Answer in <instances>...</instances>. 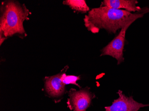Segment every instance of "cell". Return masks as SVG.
Segmentation results:
<instances>
[{"label": "cell", "mask_w": 149, "mask_h": 111, "mask_svg": "<svg viewBox=\"0 0 149 111\" xmlns=\"http://www.w3.org/2000/svg\"><path fill=\"white\" fill-rule=\"evenodd\" d=\"M149 12V8L132 13L124 10H118L107 6L94 8L85 15L84 21L88 30L97 33L101 29L109 33H116L129 23H133Z\"/></svg>", "instance_id": "6da1fadb"}, {"label": "cell", "mask_w": 149, "mask_h": 111, "mask_svg": "<svg viewBox=\"0 0 149 111\" xmlns=\"http://www.w3.org/2000/svg\"><path fill=\"white\" fill-rule=\"evenodd\" d=\"M0 45L9 37L17 35L21 38L27 36L23 26L29 19L31 13L24 4L15 1L1 2L0 7Z\"/></svg>", "instance_id": "7a4b0ae2"}, {"label": "cell", "mask_w": 149, "mask_h": 111, "mask_svg": "<svg viewBox=\"0 0 149 111\" xmlns=\"http://www.w3.org/2000/svg\"><path fill=\"white\" fill-rule=\"evenodd\" d=\"M132 23H129L121 29L118 35L103 48L100 56L108 55L115 58L120 65L124 61L123 51L125 42V34L127 29Z\"/></svg>", "instance_id": "3957f363"}, {"label": "cell", "mask_w": 149, "mask_h": 111, "mask_svg": "<svg viewBox=\"0 0 149 111\" xmlns=\"http://www.w3.org/2000/svg\"><path fill=\"white\" fill-rule=\"evenodd\" d=\"M68 107L73 111H86L91 105L95 96L87 88L77 90L70 89Z\"/></svg>", "instance_id": "277c9868"}, {"label": "cell", "mask_w": 149, "mask_h": 111, "mask_svg": "<svg viewBox=\"0 0 149 111\" xmlns=\"http://www.w3.org/2000/svg\"><path fill=\"white\" fill-rule=\"evenodd\" d=\"M117 93L118 98L113 101L111 106L105 107L106 111H139L141 108L149 106V104L138 102L132 97H126L121 90H119Z\"/></svg>", "instance_id": "5b68a950"}, {"label": "cell", "mask_w": 149, "mask_h": 111, "mask_svg": "<svg viewBox=\"0 0 149 111\" xmlns=\"http://www.w3.org/2000/svg\"><path fill=\"white\" fill-rule=\"evenodd\" d=\"M65 67L60 73L55 76L45 77V89L51 97H57L62 96L65 91V85L62 81V76L68 70Z\"/></svg>", "instance_id": "8992f818"}, {"label": "cell", "mask_w": 149, "mask_h": 111, "mask_svg": "<svg viewBox=\"0 0 149 111\" xmlns=\"http://www.w3.org/2000/svg\"><path fill=\"white\" fill-rule=\"evenodd\" d=\"M138 1L135 0H104L100 6H107L113 9L122 10L129 12L140 11L142 9L137 6Z\"/></svg>", "instance_id": "52a82bcc"}, {"label": "cell", "mask_w": 149, "mask_h": 111, "mask_svg": "<svg viewBox=\"0 0 149 111\" xmlns=\"http://www.w3.org/2000/svg\"><path fill=\"white\" fill-rule=\"evenodd\" d=\"M63 4L68 6L77 12L84 13L89 11V7L84 0H66L63 1Z\"/></svg>", "instance_id": "ba28073f"}, {"label": "cell", "mask_w": 149, "mask_h": 111, "mask_svg": "<svg viewBox=\"0 0 149 111\" xmlns=\"http://www.w3.org/2000/svg\"><path fill=\"white\" fill-rule=\"evenodd\" d=\"M80 79L79 76L77 77L76 76H67L65 72L63 73L62 76V81L65 85L73 84L76 85L80 88L79 85L77 84V81Z\"/></svg>", "instance_id": "9c48e42d"}]
</instances>
